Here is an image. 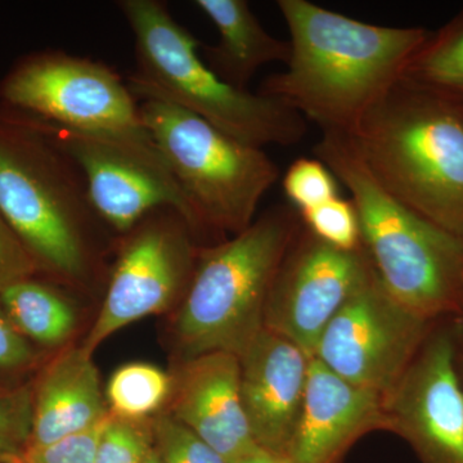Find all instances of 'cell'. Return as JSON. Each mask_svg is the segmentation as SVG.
<instances>
[{
    "mask_svg": "<svg viewBox=\"0 0 463 463\" xmlns=\"http://www.w3.org/2000/svg\"><path fill=\"white\" fill-rule=\"evenodd\" d=\"M277 7L289 32L288 70L265 78L259 93L322 133L352 136L430 36L422 27L373 25L307 0H279Z\"/></svg>",
    "mask_w": 463,
    "mask_h": 463,
    "instance_id": "obj_1",
    "label": "cell"
},
{
    "mask_svg": "<svg viewBox=\"0 0 463 463\" xmlns=\"http://www.w3.org/2000/svg\"><path fill=\"white\" fill-rule=\"evenodd\" d=\"M0 215L39 270L90 285L99 269L94 231L108 225L84 174L44 120L7 105L0 106Z\"/></svg>",
    "mask_w": 463,
    "mask_h": 463,
    "instance_id": "obj_2",
    "label": "cell"
},
{
    "mask_svg": "<svg viewBox=\"0 0 463 463\" xmlns=\"http://www.w3.org/2000/svg\"><path fill=\"white\" fill-rule=\"evenodd\" d=\"M313 152L352 194L362 248L386 291L428 321L458 315L463 241L389 194L365 165L349 134L325 132Z\"/></svg>",
    "mask_w": 463,
    "mask_h": 463,
    "instance_id": "obj_3",
    "label": "cell"
},
{
    "mask_svg": "<svg viewBox=\"0 0 463 463\" xmlns=\"http://www.w3.org/2000/svg\"><path fill=\"white\" fill-rule=\"evenodd\" d=\"M376 181L412 212L463 241V108L401 81L352 136Z\"/></svg>",
    "mask_w": 463,
    "mask_h": 463,
    "instance_id": "obj_4",
    "label": "cell"
},
{
    "mask_svg": "<svg viewBox=\"0 0 463 463\" xmlns=\"http://www.w3.org/2000/svg\"><path fill=\"white\" fill-rule=\"evenodd\" d=\"M136 42L137 70L127 79L137 99H160L199 116L254 147L294 146L307 120L285 103L225 83L206 65L201 44L160 0H120Z\"/></svg>",
    "mask_w": 463,
    "mask_h": 463,
    "instance_id": "obj_5",
    "label": "cell"
},
{
    "mask_svg": "<svg viewBox=\"0 0 463 463\" xmlns=\"http://www.w3.org/2000/svg\"><path fill=\"white\" fill-rule=\"evenodd\" d=\"M301 227L291 205H274L230 240L201 248L174 323L182 361L206 353L240 356L264 328L268 295Z\"/></svg>",
    "mask_w": 463,
    "mask_h": 463,
    "instance_id": "obj_6",
    "label": "cell"
},
{
    "mask_svg": "<svg viewBox=\"0 0 463 463\" xmlns=\"http://www.w3.org/2000/svg\"><path fill=\"white\" fill-rule=\"evenodd\" d=\"M146 129L207 233H241L279 170L263 148L237 141L187 109L143 99Z\"/></svg>",
    "mask_w": 463,
    "mask_h": 463,
    "instance_id": "obj_7",
    "label": "cell"
},
{
    "mask_svg": "<svg viewBox=\"0 0 463 463\" xmlns=\"http://www.w3.org/2000/svg\"><path fill=\"white\" fill-rule=\"evenodd\" d=\"M9 108L79 132L149 141L136 96L111 67L65 52L21 63L2 85Z\"/></svg>",
    "mask_w": 463,
    "mask_h": 463,
    "instance_id": "obj_8",
    "label": "cell"
},
{
    "mask_svg": "<svg viewBox=\"0 0 463 463\" xmlns=\"http://www.w3.org/2000/svg\"><path fill=\"white\" fill-rule=\"evenodd\" d=\"M194 237L173 207L154 210L124 234L105 300L81 344L88 354L130 323L179 306L199 258Z\"/></svg>",
    "mask_w": 463,
    "mask_h": 463,
    "instance_id": "obj_9",
    "label": "cell"
},
{
    "mask_svg": "<svg viewBox=\"0 0 463 463\" xmlns=\"http://www.w3.org/2000/svg\"><path fill=\"white\" fill-rule=\"evenodd\" d=\"M45 124L80 167L91 203L109 230L124 236L154 210L173 207L196 236L207 233L154 139L137 141Z\"/></svg>",
    "mask_w": 463,
    "mask_h": 463,
    "instance_id": "obj_10",
    "label": "cell"
},
{
    "mask_svg": "<svg viewBox=\"0 0 463 463\" xmlns=\"http://www.w3.org/2000/svg\"><path fill=\"white\" fill-rule=\"evenodd\" d=\"M435 323L398 303L373 270L323 332L313 358L347 383L383 395L412 364Z\"/></svg>",
    "mask_w": 463,
    "mask_h": 463,
    "instance_id": "obj_11",
    "label": "cell"
},
{
    "mask_svg": "<svg viewBox=\"0 0 463 463\" xmlns=\"http://www.w3.org/2000/svg\"><path fill=\"white\" fill-rule=\"evenodd\" d=\"M373 273L364 248H332L301 223L274 277L265 304L264 328L313 358L323 332Z\"/></svg>",
    "mask_w": 463,
    "mask_h": 463,
    "instance_id": "obj_12",
    "label": "cell"
},
{
    "mask_svg": "<svg viewBox=\"0 0 463 463\" xmlns=\"http://www.w3.org/2000/svg\"><path fill=\"white\" fill-rule=\"evenodd\" d=\"M383 397L388 431L421 463H463V381L453 318L435 323L401 380Z\"/></svg>",
    "mask_w": 463,
    "mask_h": 463,
    "instance_id": "obj_13",
    "label": "cell"
},
{
    "mask_svg": "<svg viewBox=\"0 0 463 463\" xmlns=\"http://www.w3.org/2000/svg\"><path fill=\"white\" fill-rule=\"evenodd\" d=\"M239 361L241 399L255 443L267 452L288 457L312 358L291 341L263 328Z\"/></svg>",
    "mask_w": 463,
    "mask_h": 463,
    "instance_id": "obj_14",
    "label": "cell"
},
{
    "mask_svg": "<svg viewBox=\"0 0 463 463\" xmlns=\"http://www.w3.org/2000/svg\"><path fill=\"white\" fill-rule=\"evenodd\" d=\"M165 412L199 435L228 463H239L258 449L240 386L239 356L206 353L184 359L172 374Z\"/></svg>",
    "mask_w": 463,
    "mask_h": 463,
    "instance_id": "obj_15",
    "label": "cell"
},
{
    "mask_svg": "<svg viewBox=\"0 0 463 463\" xmlns=\"http://www.w3.org/2000/svg\"><path fill=\"white\" fill-rule=\"evenodd\" d=\"M374 430L388 431L383 395L347 383L312 358L289 462L339 463L358 439Z\"/></svg>",
    "mask_w": 463,
    "mask_h": 463,
    "instance_id": "obj_16",
    "label": "cell"
},
{
    "mask_svg": "<svg viewBox=\"0 0 463 463\" xmlns=\"http://www.w3.org/2000/svg\"><path fill=\"white\" fill-rule=\"evenodd\" d=\"M109 416L91 355L81 346L70 347L50 362L33 385L29 448L50 446L80 434Z\"/></svg>",
    "mask_w": 463,
    "mask_h": 463,
    "instance_id": "obj_17",
    "label": "cell"
},
{
    "mask_svg": "<svg viewBox=\"0 0 463 463\" xmlns=\"http://www.w3.org/2000/svg\"><path fill=\"white\" fill-rule=\"evenodd\" d=\"M194 5L219 33L215 45H201V57L225 83L248 90L259 69L288 63L289 43L270 35L246 0H196Z\"/></svg>",
    "mask_w": 463,
    "mask_h": 463,
    "instance_id": "obj_18",
    "label": "cell"
},
{
    "mask_svg": "<svg viewBox=\"0 0 463 463\" xmlns=\"http://www.w3.org/2000/svg\"><path fill=\"white\" fill-rule=\"evenodd\" d=\"M0 304L27 340L44 346L67 343L78 327L71 301L45 283L24 279L0 292Z\"/></svg>",
    "mask_w": 463,
    "mask_h": 463,
    "instance_id": "obj_19",
    "label": "cell"
},
{
    "mask_svg": "<svg viewBox=\"0 0 463 463\" xmlns=\"http://www.w3.org/2000/svg\"><path fill=\"white\" fill-rule=\"evenodd\" d=\"M403 80L463 103V9L411 58Z\"/></svg>",
    "mask_w": 463,
    "mask_h": 463,
    "instance_id": "obj_20",
    "label": "cell"
},
{
    "mask_svg": "<svg viewBox=\"0 0 463 463\" xmlns=\"http://www.w3.org/2000/svg\"><path fill=\"white\" fill-rule=\"evenodd\" d=\"M172 376L156 365L130 364L112 374L106 389L109 413L125 421H147L165 407Z\"/></svg>",
    "mask_w": 463,
    "mask_h": 463,
    "instance_id": "obj_21",
    "label": "cell"
},
{
    "mask_svg": "<svg viewBox=\"0 0 463 463\" xmlns=\"http://www.w3.org/2000/svg\"><path fill=\"white\" fill-rule=\"evenodd\" d=\"M298 215L313 236L332 248L343 251L362 249L361 225L352 200L339 196Z\"/></svg>",
    "mask_w": 463,
    "mask_h": 463,
    "instance_id": "obj_22",
    "label": "cell"
},
{
    "mask_svg": "<svg viewBox=\"0 0 463 463\" xmlns=\"http://www.w3.org/2000/svg\"><path fill=\"white\" fill-rule=\"evenodd\" d=\"M282 188L298 213L339 197L336 176L318 158H297L283 175Z\"/></svg>",
    "mask_w": 463,
    "mask_h": 463,
    "instance_id": "obj_23",
    "label": "cell"
},
{
    "mask_svg": "<svg viewBox=\"0 0 463 463\" xmlns=\"http://www.w3.org/2000/svg\"><path fill=\"white\" fill-rule=\"evenodd\" d=\"M33 426V385L0 388V459L24 456Z\"/></svg>",
    "mask_w": 463,
    "mask_h": 463,
    "instance_id": "obj_24",
    "label": "cell"
},
{
    "mask_svg": "<svg viewBox=\"0 0 463 463\" xmlns=\"http://www.w3.org/2000/svg\"><path fill=\"white\" fill-rule=\"evenodd\" d=\"M154 447L152 420L125 421L109 414L99 435L94 463H143Z\"/></svg>",
    "mask_w": 463,
    "mask_h": 463,
    "instance_id": "obj_25",
    "label": "cell"
},
{
    "mask_svg": "<svg viewBox=\"0 0 463 463\" xmlns=\"http://www.w3.org/2000/svg\"><path fill=\"white\" fill-rule=\"evenodd\" d=\"M152 430L161 463H228L199 435L164 411L152 420Z\"/></svg>",
    "mask_w": 463,
    "mask_h": 463,
    "instance_id": "obj_26",
    "label": "cell"
},
{
    "mask_svg": "<svg viewBox=\"0 0 463 463\" xmlns=\"http://www.w3.org/2000/svg\"><path fill=\"white\" fill-rule=\"evenodd\" d=\"M109 417L99 425L80 434L62 439L50 446L29 448L24 458L26 463H94L99 435Z\"/></svg>",
    "mask_w": 463,
    "mask_h": 463,
    "instance_id": "obj_27",
    "label": "cell"
},
{
    "mask_svg": "<svg viewBox=\"0 0 463 463\" xmlns=\"http://www.w3.org/2000/svg\"><path fill=\"white\" fill-rule=\"evenodd\" d=\"M39 268L24 243L0 215V292L32 279Z\"/></svg>",
    "mask_w": 463,
    "mask_h": 463,
    "instance_id": "obj_28",
    "label": "cell"
},
{
    "mask_svg": "<svg viewBox=\"0 0 463 463\" xmlns=\"http://www.w3.org/2000/svg\"><path fill=\"white\" fill-rule=\"evenodd\" d=\"M38 359L29 340L14 327L0 304V371L30 367Z\"/></svg>",
    "mask_w": 463,
    "mask_h": 463,
    "instance_id": "obj_29",
    "label": "cell"
},
{
    "mask_svg": "<svg viewBox=\"0 0 463 463\" xmlns=\"http://www.w3.org/2000/svg\"><path fill=\"white\" fill-rule=\"evenodd\" d=\"M456 330L457 364L463 381V301L458 315L453 317Z\"/></svg>",
    "mask_w": 463,
    "mask_h": 463,
    "instance_id": "obj_30",
    "label": "cell"
},
{
    "mask_svg": "<svg viewBox=\"0 0 463 463\" xmlns=\"http://www.w3.org/2000/svg\"><path fill=\"white\" fill-rule=\"evenodd\" d=\"M239 463H291L286 456L274 455V453L267 452V450L258 448L257 450L245 457Z\"/></svg>",
    "mask_w": 463,
    "mask_h": 463,
    "instance_id": "obj_31",
    "label": "cell"
},
{
    "mask_svg": "<svg viewBox=\"0 0 463 463\" xmlns=\"http://www.w3.org/2000/svg\"><path fill=\"white\" fill-rule=\"evenodd\" d=\"M143 463H161L156 448H152L151 452L148 453V456L146 457L145 462Z\"/></svg>",
    "mask_w": 463,
    "mask_h": 463,
    "instance_id": "obj_32",
    "label": "cell"
},
{
    "mask_svg": "<svg viewBox=\"0 0 463 463\" xmlns=\"http://www.w3.org/2000/svg\"><path fill=\"white\" fill-rule=\"evenodd\" d=\"M0 463H26V461L24 456H12L0 459Z\"/></svg>",
    "mask_w": 463,
    "mask_h": 463,
    "instance_id": "obj_33",
    "label": "cell"
},
{
    "mask_svg": "<svg viewBox=\"0 0 463 463\" xmlns=\"http://www.w3.org/2000/svg\"><path fill=\"white\" fill-rule=\"evenodd\" d=\"M459 105H461V106H462V108H463V103H459Z\"/></svg>",
    "mask_w": 463,
    "mask_h": 463,
    "instance_id": "obj_34",
    "label": "cell"
}]
</instances>
